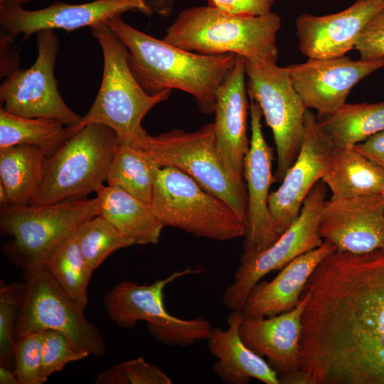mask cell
Returning <instances> with one entry per match:
<instances>
[{
  "mask_svg": "<svg viewBox=\"0 0 384 384\" xmlns=\"http://www.w3.org/2000/svg\"><path fill=\"white\" fill-rule=\"evenodd\" d=\"M290 384H384V248L334 250L309 277Z\"/></svg>",
  "mask_w": 384,
  "mask_h": 384,
  "instance_id": "obj_1",
  "label": "cell"
},
{
  "mask_svg": "<svg viewBox=\"0 0 384 384\" xmlns=\"http://www.w3.org/2000/svg\"><path fill=\"white\" fill-rule=\"evenodd\" d=\"M104 23L126 46L130 68L146 92L179 90L192 95L202 112H214L216 91L235 65L237 55H208L179 48L136 29L121 16Z\"/></svg>",
  "mask_w": 384,
  "mask_h": 384,
  "instance_id": "obj_2",
  "label": "cell"
},
{
  "mask_svg": "<svg viewBox=\"0 0 384 384\" xmlns=\"http://www.w3.org/2000/svg\"><path fill=\"white\" fill-rule=\"evenodd\" d=\"M279 16L235 15L210 6L183 10L166 29L164 41L201 55L233 53L246 60L277 63Z\"/></svg>",
  "mask_w": 384,
  "mask_h": 384,
  "instance_id": "obj_3",
  "label": "cell"
},
{
  "mask_svg": "<svg viewBox=\"0 0 384 384\" xmlns=\"http://www.w3.org/2000/svg\"><path fill=\"white\" fill-rule=\"evenodd\" d=\"M103 55V74L97 97L80 123L67 127L68 138L86 125L97 123L113 129L120 143L143 149L148 136L142 121L157 104L167 100L171 90L146 92L134 75L128 60V50L104 23L91 27Z\"/></svg>",
  "mask_w": 384,
  "mask_h": 384,
  "instance_id": "obj_4",
  "label": "cell"
},
{
  "mask_svg": "<svg viewBox=\"0 0 384 384\" xmlns=\"http://www.w3.org/2000/svg\"><path fill=\"white\" fill-rule=\"evenodd\" d=\"M119 137L102 124L85 126L46 157L42 179L30 206L85 199L106 181Z\"/></svg>",
  "mask_w": 384,
  "mask_h": 384,
  "instance_id": "obj_5",
  "label": "cell"
},
{
  "mask_svg": "<svg viewBox=\"0 0 384 384\" xmlns=\"http://www.w3.org/2000/svg\"><path fill=\"white\" fill-rule=\"evenodd\" d=\"M150 206L164 226L218 241L244 236L246 223L225 201L171 166L161 167Z\"/></svg>",
  "mask_w": 384,
  "mask_h": 384,
  "instance_id": "obj_6",
  "label": "cell"
},
{
  "mask_svg": "<svg viewBox=\"0 0 384 384\" xmlns=\"http://www.w3.org/2000/svg\"><path fill=\"white\" fill-rule=\"evenodd\" d=\"M204 272L202 266L173 272L168 277L148 284L124 280L107 292L103 305L110 320L123 328L134 327L139 321L147 323L151 336L167 346L186 347L208 338L212 325L201 316L179 319L170 314L164 305V291L174 281Z\"/></svg>",
  "mask_w": 384,
  "mask_h": 384,
  "instance_id": "obj_7",
  "label": "cell"
},
{
  "mask_svg": "<svg viewBox=\"0 0 384 384\" xmlns=\"http://www.w3.org/2000/svg\"><path fill=\"white\" fill-rule=\"evenodd\" d=\"M143 149L161 167L182 171L203 188L225 201L246 223L247 196L243 177L233 174L222 160L216 145L213 123L193 132L174 129L148 134Z\"/></svg>",
  "mask_w": 384,
  "mask_h": 384,
  "instance_id": "obj_8",
  "label": "cell"
},
{
  "mask_svg": "<svg viewBox=\"0 0 384 384\" xmlns=\"http://www.w3.org/2000/svg\"><path fill=\"white\" fill-rule=\"evenodd\" d=\"M97 215L95 198L1 208V230L13 238L5 245L4 253L9 262L21 270L43 263L57 244Z\"/></svg>",
  "mask_w": 384,
  "mask_h": 384,
  "instance_id": "obj_9",
  "label": "cell"
},
{
  "mask_svg": "<svg viewBox=\"0 0 384 384\" xmlns=\"http://www.w3.org/2000/svg\"><path fill=\"white\" fill-rule=\"evenodd\" d=\"M26 293L15 329V339L33 331L55 330L73 348L95 357L106 353L105 342L97 327L56 282L43 263L23 270Z\"/></svg>",
  "mask_w": 384,
  "mask_h": 384,
  "instance_id": "obj_10",
  "label": "cell"
},
{
  "mask_svg": "<svg viewBox=\"0 0 384 384\" xmlns=\"http://www.w3.org/2000/svg\"><path fill=\"white\" fill-rule=\"evenodd\" d=\"M326 187L321 180L314 185L297 218L271 246L260 252H243L233 281L223 294L229 311H242L252 289L265 275L323 244L319 227Z\"/></svg>",
  "mask_w": 384,
  "mask_h": 384,
  "instance_id": "obj_11",
  "label": "cell"
},
{
  "mask_svg": "<svg viewBox=\"0 0 384 384\" xmlns=\"http://www.w3.org/2000/svg\"><path fill=\"white\" fill-rule=\"evenodd\" d=\"M244 60L247 95L259 105L272 132L277 159L275 178L282 181L301 149L307 109L287 67Z\"/></svg>",
  "mask_w": 384,
  "mask_h": 384,
  "instance_id": "obj_12",
  "label": "cell"
},
{
  "mask_svg": "<svg viewBox=\"0 0 384 384\" xmlns=\"http://www.w3.org/2000/svg\"><path fill=\"white\" fill-rule=\"evenodd\" d=\"M36 43L35 63L28 69L16 68L3 81L4 108L18 116L55 119L74 127L82 117L66 105L58 89L54 70L60 44L54 30L37 33Z\"/></svg>",
  "mask_w": 384,
  "mask_h": 384,
  "instance_id": "obj_13",
  "label": "cell"
},
{
  "mask_svg": "<svg viewBox=\"0 0 384 384\" xmlns=\"http://www.w3.org/2000/svg\"><path fill=\"white\" fill-rule=\"evenodd\" d=\"M334 148L321 129L316 115L307 110L301 149L280 186L269 196L270 216L279 236L297 218L308 194L325 174Z\"/></svg>",
  "mask_w": 384,
  "mask_h": 384,
  "instance_id": "obj_14",
  "label": "cell"
},
{
  "mask_svg": "<svg viewBox=\"0 0 384 384\" xmlns=\"http://www.w3.org/2000/svg\"><path fill=\"white\" fill-rule=\"evenodd\" d=\"M130 11L151 14L146 0H95L80 4L55 1L38 10H26L12 1L0 2V23L11 38L18 34L23 41L45 30L75 29L104 23L107 19Z\"/></svg>",
  "mask_w": 384,
  "mask_h": 384,
  "instance_id": "obj_15",
  "label": "cell"
},
{
  "mask_svg": "<svg viewBox=\"0 0 384 384\" xmlns=\"http://www.w3.org/2000/svg\"><path fill=\"white\" fill-rule=\"evenodd\" d=\"M294 87L307 110L318 118L331 114L346 103L352 88L362 79L384 67V58L353 60L346 55L308 58L286 66Z\"/></svg>",
  "mask_w": 384,
  "mask_h": 384,
  "instance_id": "obj_16",
  "label": "cell"
},
{
  "mask_svg": "<svg viewBox=\"0 0 384 384\" xmlns=\"http://www.w3.org/2000/svg\"><path fill=\"white\" fill-rule=\"evenodd\" d=\"M249 112L251 137L244 159L247 211L243 249L246 252H260L279 237L274 230L268 206L270 188L277 180L272 174L273 151L263 136V115L256 102L250 100Z\"/></svg>",
  "mask_w": 384,
  "mask_h": 384,
  "instance_id": "obj_17",
  "label": "cell"
},
{
  "mask_svg": "<svg viewBox=\"0 0 384 384\" xmlns=\"http://www.w3.org/2000/svg\"><path fill=\"white\" fill-rule=\"evenodd\" d=\"M319 233L338 252L363 254L383 249L381 195L331 197L324 203Z\"/></svg>",
  "mask_w": 384,
  "mask_h": 384,
  "instance_id": "obj_18",
  "label": "cell"
},
{
  "mask_svg": "<svg viewBox=\"0 0 384 384\" xmlns=\"http://www.w3.org/2000/svg\"><path fill=\"white\" fill-rule=\"evenodd\" d=\"M383 8L384 0H356L338 13L302 14L295 21L298 48L308 58L344 55L354 49L363 28Z\"/></svg>",
  "mask_w": 384,
  "mask_h": 384,
  "instance_id": "obj_19",
  "label": "cell"
},
{
  "mask_svg": "<svg viewBox=\"0 0 384 384\" xmlns=\"http://www.w3.org/2000/svg\"><path fill=\"white\" fill-rule=\"evenodd\" d=\"M309 297V292L304 290L294 308L272 316L242 313L239 329L241 338L252 351L267 358L279 379L299 370L302 314Z\"/></svg>",
  "mask_w": 384,
  "mask_h": 384,
  "instance_id": "obj_20",
  "label": "cell"
},
{
  "mask_svg": "<svg viewBox=\"0 0 384 384\" xmlns=\"http://www.w3.org/2000/svg\"><path fill=\"white\" fill-rule=\"evenodd\" d=\"M247 96L245 60L237 55L235 65L216 91L213 127L222 160L240 177H244V159L250 147Z\"/></svg>",
  "mask_w": 384,
  "mask_h": 384,
  "instance_id": "obj_21",
  "label": "cell"
},
{
  "mask_svg": "<svg viewBox=\"0 0 384 384\" xmlns=\"http://www.w3.org/2000/svg\"><path fill=\"white\" fill-rule=\"evenodd\" d=\"M336 247L329 240L289 262L270 282L259 281L250 292L242 311L251 316L268 317L294 308L305 286L321 260Z\"/></svg>",
  "mask_w": 384,
  "mask_h": 384,
  "instance_id": "obj_22",
  "label": "cell"
},
{
  "mask_svg": "<svg viewBox=\"0 0 384 384\" xmlns=\"http://www.w3.org/2000/svg\"><path fill=\"white\" fill-rule=\"evenodd\" d=\"M242 311H230L228 329L212 328L206 339L209 353L215 358L213 370L225 384H247L252 378L265 384H280L277 373L241 338Z\"/></svg>",
  "mask_w": 384,
  "mask_h": 384,
  "instance_id": "obj_23",
  "label": "cell"
},
{
  "mask_svg": "<svg viewBox=\"0 0 384 384\" xmlns=\"http://www.w3.org/2000/svg\"><path fill=\"white\" fill-rule=\"evenodd\" d=\"M97 215L110 222L135 244H157L164 227L149 204L117 186L104 184L95 191Z\"/></svg>",
  "mask_w": 384,
  "mask_h": 384,
  "instance_id": "obj_24",
  "label": "cell"
},
{
  "mask_svg": "<svg viewBox=\"0 0 384 384\" xmlns=\"http://www.w3.org/2000/svg\"><path fill=\"white\" fill-rule=\"evenodd\" d=\"M321 181L330 189L331 198L380 194L384 170L352 147L334 148Z\"/></svg>",
  "mask_w": 384,
  "mask_h": 384,
  "instance_id": "obj_25",
  "label": "cell"
},
{
  "mask_svg": "<svg viewBox=\"0 0 384 384\" xmlns=\"http://www.w3.org/2000/svg\"><path fill=\"white\" fill-rule=\"evenodd\" d=\"M45 154L41 148L21 144L0 149V184L10 206H30L43 176Z\"/></svg>",
  "mask_w": 384,
  "mask_h": 384,
  "instance_id": "obj_26",
  "label": "cell"
},
{
  "mask_svg": "<svg viewBox=\"0 0 384 384\" xmlns=\"http://www.w3.org/2000/svg\"><path fill=\"white\" fill-rule=\"evenodd\" d=\"M319 124L335 148H350L384 131V102L345 103Z\"/></svg>",
  "mask_w": 384,
  "mask_h": 384,
  "instance_id": "obj_27",
  "label": "cell"
},
{
  "mask_svg": "<svg viewBox=\"0 0 384 384\" xmlns=\"http://www.w3.org/2000/svg\"><path fill=\"white\" fill-rule=\"evenodd\" d=\"M76 230L48 252L43 264L63 291L84 311L88 302V287L94 270L82 254Z\"/></svg>",
  "mask_w": 384,
  "mask_h": 384,
  "instance_id": "obj_28",
  "label": "cell"
},
{
  "mask_svg": "<svg viewBox=\"0 0 384 384\" xmlns=\"http://www.w3.org/2000/svg\"><path fill=\"white\" fill-rule=\"evenodd\" d=\"M160 168L154 157L144 149L119 142L106 182L150 205L154 181Z\"/></svg>",
  "mask_w": 384,
  "mask_h": 384,
  "instance_id": "obj_29",
  "label": "cell"
},
{
  "mask_svg": "<svg viewBox=\"0 0 384 384\" xmlns=\"http://www.w3.org/2000/svg\"><path fill=\"white\" fill-rule=\"evenodd\" d=\"M68 139L67 127L55 119L23 117L0 109V149L33 145L49 157Z\"/></svg>",
  "mask_w": 384,
  "mask_h": 384,
  "instance_id": "obj_30",
  "label": "cell"
},
{
  "mask_svg": "<svg viewBox=\"0 0 384 384\" xmlns=\"http://www.w3.org/2000/svg\"><path fill=\"white\" fill-rule=\"evenodd\" d=\"M76 232L82 254L93 270L114 252L135 245L133 240L100 215L82 223Z\"/></svg>",
  "mask_w": 384,
  "mask_h": 384,
  "instance_id": "obj_31",
  "label": "cell"
},
{
  "mask_svg": "<svg viewBox=\"0 0 384 384\" xmlns=\"http://www.w3.org/2000/svg\"><path fill=\"white\" fill-rule=\"evenodd\" d=\"M26 293L24 282H0V366L14 370L15 329Z\"/></svg>",
  "mask_w": 384,
  "mask_h": 384,
  "instance_id": "obj_32",
  "label": "cell"
},
{
  "mask_svg": "<svg viewBox=\"0 0 384 384\" xmlns=\"http://www.w3.org/2000/svg\"><path fill=\"white\" fill-rule=\"evenodd\" d=\"M172 380L159 367L142 357L113 365L98 374L96 384H171Z\"/></svg>",
  "mask_w": 384,
  "mask_h": 384,
  "instance_id": "obj_33",
  "label": "cell"
},
{
  "mask_svg": "<svg viewBox=\"0 0 384 384\" xmlns=\"http://www.w3.org/2000/svg\"><path fill=\"white\" fill-rule=\"evenodd\" d=\"M43 331H33L16 341L14 371L19 384H43Z\"/></svg>",
  "mask_w": 384,
  "mask_h": 384,
  "instance_id": "obj_34",
  "label": "cell"
},
{
  "mask_svg": "<svg viewBox=\"0 0 384 384\" xmlns=\"http://www.w3.org/2000/svg\"><path fill=\"white\" fill-rule=\"evenodd\" d=\"M43 335V376L46 381L68 363L90 356L86 352L76 351L69 339L58 331L46 330Z\"/></svg>",
  "mask_w": 384,
  "mask_h": 384,
  "instance_id": "obj_35",
  "label": "cell"
},
{
  "mask_svg": "<svg viewBox=\"0 0 384 384\" xmlns=\"http://www.w3.org/2000/svg\"><path fill=\"white\" fill-rule=\"evenodd\" d=\"M354 49L363 60L384 58V8L372 17L363 28Z\"/></svg>",
  "mask_w": 384,
  "mask_h": 384,
  "instance_id": "obj_36",
  "label": "cell"
},
{
  "mask_svg": "<svg viewBox=\"0 0 384 384\" xmlns=\"http://www.w3.org/2000/svg\"><path fill=\"white\" fill-rule=\"evenodd\" d=\"M275 0H208V5L235 15L261 16L272 11Z\"/></svg>",
  "mask_w": 384,
  "mask_h": 384,
  "instance_id": "obj_37",
  "label": "cell"
},
{
  "mask_svg": "<svg viewBox=\"0 0 384 384\" xmlns=\"http://www.w3.org/2000/svg\"><path fill=\"white\" fill-rule=\"evenodd\" d=\"M352 148L384 170V131L370 136Z\"/></svg>",
  "mask_w": 384,
  "mask_h": 384,
  "instance_id": "obj_38",
  "label": "cell"
},
{
  "mask_svg": "<svg viewBox=\"0 0 384 384\" xmlns=\"http://www.w3.org/2000/svg\"><path fill=\"white\" fill-rule=\"evenodd\" d=\"M0 384H19L14 370L0 366Z\"/></svg>",
  "mask_w": 384,
  "mask_h": 384,
  "instance_id": "obj_39",
  "label": "cell"
},
{
  "mask_svg": "<svg viewBox=\"0 0 384 384\" xmlns=\"http://www.w3.org/2000/svg\"><path fill=\"white\" fill-rule=\"evenodd\" d=\"M0 205L1 208L7 206L9 205V199L3 186L0 184Z\"/></svg>",
  "mask_w": 384,
  "mask_h": 384,
  "instance_id": "obj_40",
  "label": "cell"
},
{
  "mask_svg": "<svg viewBox=\"0 0 384 384\" xmlns=\"http://www.w3.org/2000/svg\"><path fill=\"white\" fill-rule=\"evenodd\" d=\"M15 1L16 3H18L20 4H26L29 1V0H0V2L1 1Z\"/></svg>",
  "mask_w": 384,
  "mask_h": 384,
  "instance_id": "obj_41",
  "label": "cell"
},
{
  "mask_svg": "<svg viewBox=\"0 0 384 384\" xmlns=\"http://www.w3.org/2000/svg\"><path fill=\"white\" fill-rule=\"evenodd\" d=\"M382 201H383V211H384V188H383L381 193H380Z\"/></svg>",
  "mask_w": 384,
  "mask_h": 384,
  "instance_id": "obj_42",
  "label": "cell"
}]
</instances>
